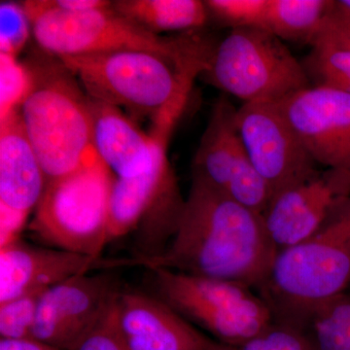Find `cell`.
I'll return each instance as SVG.
<instances>
[{
  "mask_svg": "<svg viewBox=\"0 0 350 350\" xmlns=\"http://www.w3.org/2000/svg\"><path fill=\"white\" fill-rule=\"evenodd\" d=\"M260 214L192 175L176 232L167 250L137 266L262 288L276 255Z\"/></svg>",
  "mask_w": 350,
  "mask_h": 350,
  "instance_id": "6da1fadb",
  "label": "cell"
},
{
  "mask_svg": "<svg viewBox=\"0 0 350 350\" xmlns=\"http://www.w3.org/2000/svg\"><path fill=\"white\" fill-rule=\"evenodd\" d=\"M88 96L125 107L153 125L185 107L195 78L207 64L146 50H124L59 57Z\"/></svg>",
  "mask_w": 350,
  "mask_h": 350,
  "instance_id": "7a4b0ae2",
  "label": "cell"
},
{
  "mask_svg": "<svg viewBox=\"0 0 350 350\" xmlns=\"http://www.w3.org/2000/svg\"><path fill=\"white\" fill-rule=\"evenodd\" d=\"M27 66L31 85L20 116L49 181L75 172L96 155L90 98L59 57L47 54Z\"/></svg>",
  "mask_w": 350,
  "mask_h": 350,
  "instance_id": "3957f363",
  "label": "cell"
},
{
  "mask_svg": "<svg viewBox=\"0 0 350 350\" xmlns=\"http://www.w3.org/2000/svg\"><path fill=\"white\" fill-rule=\"evenodd\" d=\"M350 286V197L342 200L314 234L276 252L262 286L271 310L283 322L308 328L319 306Z\"/></svg>",
  "mask_w": 350,
  "mask_h": 350,
  "instance_id": "277c9868",
  "label": "cell"
},
{
  "mask_svg": "<svg viewBox=\"0 0 350 350\" xmlns=\"http://www.w3.org/2000/svg\"><path fill=\"white\" fill-rule=\"evenodd\" d=\"M43 52L75 57L124 50H146L184 62L208 64L216 44L202 36L162 38L142 29L111 5L83 12L43 8L38 0L22 3Z\"/></svg>",
  "mask_w": 350,
  "mask_h": 350,
  "instance_id": "5b68a950",
  "label": "cell"
},
{
  "mask_svg": "<svg viewBox=\"0 0 350 350\" xmlns=\"http://www.w3.org/2000/svg\"><path fill=\"white\" fill-rule=\"evenodd\" d=\"M115 179L96 154L75 172L47 181L29 230L57 250L100 257Z\"/></svg>",
  "mask_w": 350,
  "mask_h": 350,
  "instance_id": "8992f818",
  "label": "cell"
},
{
  "mask_svg": "<svg viewBox=\"0 0 350 350\" xmlns=\"http://www.w3.org/2000/svg\"><path fill=\"white\" fill-rule=\"evenodd\" d=\"M200 76L243 103H280L312 87L301 61L282 39L256 27L232 29Z\"/></svg>",
  "mask_w": 350,
  "mask_h": 350,
  "instance_id": "52a82bcc",
  "label": "cell"
},
{
  "mask_svg": "<svg viewBox=\"0 0 350 350\" xmlns=\"http://www.w3.org/2000/svg\"><path fill=\"white\" fill-rule=\"evenodd\" d=\"M151 271L159 299L219 342L239 349L273 322L269 304L245 285L167 269Z\"/></svg>",
  "mask_w": 350,
  "mask_h": 350,
  "instance_id": "ba28073f",
  "label": "cell"
},
{
  "mask_svg": "<svg viewBox=\"0 0 350 350\" xmlns=\"http://www.w3.org/2000/svg\"><path fill=\"white\" fill-rule=\"evenodd\" d=\"M237 125L246 153L273 198L319 174L317 163L275 103H243Z\"/></svg>",
  "mask_w": 350,
  "mask_h": 350,
  "instance_id": "9c48e42d",
  "label": "cell"
},
{
  "mask_svg": "<svg viewBox=\"0 0 350 350\" xmlns=\"http://www.w3.org/2000/svg\"><path fill=\"white\" fill-rule=\"evenodd\" d=\"M119 292L109 273L78 275L48 288L39 301L32 338L59 350H77Z\"/></svg>",
  "mask_w": 350,
  "mask_h": 350,
  "instance_id": "30bf717a",
  "label": "cell"
},
{
  "mask_svg": "<svg viewBox=\"0 0 350 350\" xmlns=\"http://www.w3.org/2000/svg\"><path fill=\"white\" fill-rule=\"evenodd\" d=\"M278 105L313 161L350 178V94L310 87Z\"/></svg>",
  "mask_w": 350,
  "mask_h": 350,
  "instance_id": "8fae6325",
  "label": "cell"
},
{
  "mask_svg": "<svg viewBox=\"0 0 350 350\" xmlns=\"http://www.w3.org/2000/svg\"><path fill=\"white\" fill-rule=\"evenodd\" d=\"M0 247L20 239L27 217L38 206L46 180L19 109L0 120Z\"/></svg>",
  "mask_w": 350,
  "mask_h": 350,
  "instance_id": "7c38bea8",
  "label": "cell"
},
{
  "mask_svg": "<svg viewBox=\"0 0 350 350\" xmlns=\"http://www.w3.org/2000/svg\"><path fill=\"white\" fill-rule=\"evenodd\" d=\"M350 197V178L333 170L283 191L262 215L276 251L285 250L314 234L342 200Z\"/></svg>",
  "mask_w": 350,
  "mask_h": 350,
  "instance_id": "4fadbf2b",
  "label": "cell"
},
{
  "mask_svg": "<svg viewBox=\"0 0 350 350\" xmlns=\"http://www.w3.org/2000/svg\"><path fill=\"white\" fill-rule=\"evenodd\" d=\"M131 266H135V258L88 256L57 248L36 247L18 239L0 247V304L88 275L94 269Z\"/></svg>",
  "mask_w": 350,
  "mask_h": 350,
  "instance_id": "5bb4252c",
  "label": "cell"
},
{
  "mask_svg": "<svg viewBox=\"0 0 350 350\" xmlns=\"http://www.w3.org/2000/svg\"><path fill=\"white\" fill-rule=\"evenodd\" d=\"M115 312L129 350H206L208 337L159 298L120 291Z\"/></svg>",
  "mask_w": 350,
  "mask_h": 350,
  "instance_id": "9a60e30c",
  "label": "cell"
},
{
  "mask_svg": "<svg viewBox=\"0 0 350 350\" xmlns=\"http://www.w3.org/2000/svg\"><path fill=\"white\" fill-rule=\"evenodd\" d=\"M90 111L94 151L117 177L135 176L151 165L155 133L146 135L118 107L103 101L90 98Z\"/></svg>",
  "mask_w": 350,
  "mask_h": 350,
  "instance_id": "2e32d148",
  "label": "cell"
},
{
  "mask_svg": "<svg viewBox=\"0 0 350 350\" xmlns=\"http://www.w3.org/2000/svg\"><path fill=\"white\" fill-rule=\"evenodd\" d=\"M237 113L227 96L218 98L193 162L192 175L224 192L241 147Z\"/></svg>",
  "mask_w": 350,
  "mask_h": 350,
  "instance_id": "e0dca14e",
  "label": "cell"
},
{
  "mask_svg": "<svg viewBox=\"0 0 350 350\" xmlns=\"http://www.w3.org/2000/svg\"><path fill=\"white\" fill-rule=\"evenodd\" d=\"M112 8L131 23L158 34L163 31H193L208 20L204 1L200 0H118Z\"/></svg>",
  "mask_w": 350,
  "mask_h": 350,
  "instance_id": "ac0fdd59",
  "label": "cell"
},
{
  "mask_svg": "<svg viewBox=\"0 0 350 350\" xmlns=\"http://www.w3.org/2000/svg\"><path fill=\"white\" fill-rule=\"evenodd\" d=\"M331 0H268L261 29L283 42L310 46L321 31Z\"/></svg>",
  "mask_w": 350,
  "mask_h": 350,
  "instance_id": "d6986e66",
  "label": "cell"
},
{
  "mask_svg": "<svg viewBox=\"0 0 350 350\" xmlns=\"http://www.w3.org/2000/svg\"><path fill=\"white\" fill-rule=\"evenodd\" d=\"M301 61L312 87L328 88L350 94V47L324 29Z\"/></svg>",
  "mask_w": 350,
  "mask_h": 350,
  "instance_id": "ffe728a7",
  "label": "cell"
},
{
  "mask_svg": "<svg viewBox=\"0 0 350 350\" xmlns=\"http://www.w3.org/2000/svg\"><path fill=\"white\" fill-rule=\"evenodd\" d=\"M317 350H350V295L319 306L308 322Z\"/></svg>",
  "mask_w": 350,
  "mask_h": 350,
  "instance_id": "44dd1931",
  "label": "cell"
},
{
  "mask_svg": "<svg viewBox=\"0 0 350 350\" xmlns=\"http://www.w3.org/2000/svg\"><path fill=\"white\" fill-rule=\"evenodd\" d=\"M225 193L241 206L262 216L273 199L268 182L251 162L243 142Z\"/></svg>",
  "mask_w": 350,
  "mask_h": 350,
  "instance_id": "7402d4cb",
  "label": "cell"
},
{
  "mask_svg": "<svg viewBox=\"0 0 350 350\" xmlns=\"http://www.w3.org/2000/svg\"><path fill=\"white\" fill-rule=\"evenodd\" d=\"M46 290H36L6 303L0 304L1 338H32L39 301Z\"/></svg>",
  "mask_w": 350,
  "mask_h": 350,
  "instance_id": "603a6c76",
  "label": "cell"
},
{
  "mask_svg": "<svg viewBox=\"0 0 350 350\" xmlns=\"http://www.w3.org/2000/svg\"><path fill=\"white\" fill-rule=\"evenodd\" d=\"M239 350H317L308 328L278 322L271 324Z\"/></svg>",
  "mask_w": 350,
  "mask_h": 350,
  "instance_id": "cb8c5ba5",
  "label": "cell"
},
{
  "mask_svg": "<svg viewBox=\"0 0 350 350\" xmlns=\"http://www.w3.org/2000/svg\"><path fill=\"white\" fill-rule=\"evenodd\" d=\"M0 120L19 109L31 85V71L17 57L0 54Z\"/></svg>",
  "mask_w": 350,
  "mask_h": 350,
  "instance_id": "d4e9b609",
  "label": "cell"
},
{
  "mask_svg": "<svg viewBox=\"0 0 350 350\" xmlns=\"http://www.w3.org/2000/svg\"><path fill=\"white\" fill-rule=\"evenodd\" d=\"M208 15L232 29L262 27L268 0H207Z\"/></svg>",
  "mask_w": 350,
  "mask_h": 350,
  "instance_id": "484cf974",
  "label": "cell"
},
{
  "mask_svg": "<svg viewBox=\"0 0 350 350\" xmlns=\"http://www.w3.org/2000/svg\"><path fill=\"white\" fill-rule=\"evenodd\" d=\"M31 25L22 4H0V54L17 57L29 38Z\"/></svg>",
  "mask_w": 350,
  "mask_h": 350,
  "instance_id": "4316f807",
  "label": "cell"
},
{
  "mask_svg": "<svg viewBox=\"0 0 350 350\" xmlns=\"http://www.w3.org/2000/svg\"><path fill=\"white\" fill-rule=\"evenodd\" d=\"M115 299L98 325L77 350H129L117 326Z\"/></svg>",
  "mask_w": 350,
  "mask_h": 350,
  "instance_id": "83f0119b",
  "label": "cell"
},
{
  "mask_svg": "<svg viewBox=\"0 0 350 350\" xmlns=\"http://www.w3.org/2000/svg\"><path fill=\"white\" fill-rule=\"evenodd\" d=\"M323 27L350 47V10L340 0L332 2Z\"/></svg>",
  "mask_w": 350,
  "mask_h": 350,
  "instance_id": "f1b7e54d",
  "label": "cell"
},
{
  "mask_svg": "<svg viewBox=\"0 0 350 350\" xmlns=\"http://www.w3.org/2000/svg\"><path fill=\"white\" fill-rule=\"evenodd\" d=\"M39 5L59 12H83L111 5L105 0H38Z\"/></svg>",
  "mask_w": 350,
  "mask_h": 350,
  "instance_id": "f546056e",
  "label": "cell"
},
{
  "mask_svg": "<svg viewBox=\"0 0 350 350\" xmlns=\"http://www.w3.org/2000/svg\"><path fill=\"white\" fill-rule=\"evenodd\" d=\"M0 350H59L34 338H0Z\"/></svg>",
  "mask_w": 350,
  "mask_h": 350,
  "instance_id": "4dcf8cb0",
  "label": "cell"
},
{
  "mask_svg": "<svg viewBox=\"0 0 350 350\" xmlns=\"http://www.w3.org/2000/svg\"><path fill=\"white\" fill-rule=\"evenodd\" d=\"M206 350H239L237 347H231L219 342L217 340H213V338H207Z\"/></svg>",
  "mask_w": 350,
  "mask_h": 350,
  "instance_id": "1f68e13d",
  "label": "cell"
},
{
  "mask_svg": "<svg viewBox=\"0 0 350 350\" xmlns=\"http://www.w3.org/2000/svg\"><path fill=\"white\" fill-rule=\"evenodd\" d=\"M340 2H342V5L347 7L350 10V0H340Z\"/></svg>",
  "mask_w": 350,
  "mask_h": 350,
  "instance_id": "d6a6232c",
  "label": "cell"
}]
</instances>
